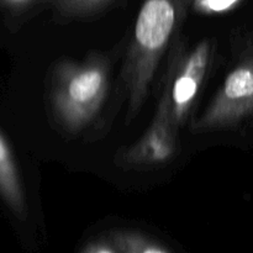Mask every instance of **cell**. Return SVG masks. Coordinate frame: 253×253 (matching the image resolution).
<instances>
[{"label":"cell","instance_id":"6da1fadb","mask_svg":"<svg viewBox=\"0 0 253 253\" xmlns=\"http://www.w3.org/2000/svg\"><path fill=\"white\" fill-rule=\"evenodd\" d=\"M179 11L173 0H146L135 24L123 78L128 98V115L142 106L151 82L172 37L177 34Z\"/></svg>","mask_w":253,"mask_h":253},{"label":"cell","instance_id":"7a4b0ae2","mask_svg":"<svg viewBox=\"0 0 253 253\" xmlns=\"http://www.w3.org/2000/svg\"><path fill=\"white\" fill-rule=\"evenodd\" d=\"M109 72L104 59L61 64L52 85L53 113L62 126L78 131L96 115L108 93Z\"/></svg>","mask_w":253,"mask_h":253},{"label":"cell","instance_id":"3957f363","mask_svg":"<svg viewBox=\"0 0 253 253\" xmlns=\"http://www.w3.org/2000/svg\"><path fill=\"white\" fill-rule=\"evenodd\" d=\"M253 115V52L229 74L200 119L195 131L234 127Z\"/></svg>","mask_w":253,"mask_h":253},{"label":"cell","instance_id":"277c9868","mask_svg":"<svg viewBox=\"0 0 253 253\" xmlns=\"http://www.w3.org/2000/svg\"><path fill=\"white\" fill-rule=\"evenodd\" d=\"M209 61L210 46L204 41L187 58L172 64L156 115L167 119L174 127L184 120L204 81Z\"/></svg>","mask_w":253,"mask_h":253},{"label":"cell","instance_id":"5b68a950","mask_svg":"<svg viewBox=\"0 0 253 253\" xmlns=\"http://www.w3.org/2000/svg\"><path fill=\"white\" fill-rule=\"evenodd\" d=\"M177 127L167 119L156 115L150 130L124 155V163L127 166H155L165 163L177 151Z\"/></svg>","mask_w":253,"mask_h":253},{"label":"cell","instance_id":"8992f818","mask_svg":"<svg viewBox=\"0 0 253 253\" xmlns=\"http://www.w3.org/2000/svg\"><path fill=\"white\" fill-rule=\"evenodd\" d=\"M0 195L17 215L25 214L24 193L19 172L6 141L0 133Z\"/></svg>","mask_w":253,"mask_h":253},{"label":"cell","instance_id":"52a82bcc","mask_svg":"<svg viewBox=\"0 0 253 253\" xmlns=\"http://www.w3.org/2000/svg\"><path fill=\"white\" fill-rule=\"evenodd\" d=\"M239 1L240 0H197V6L203 11L219 12L230 9Z\"/></svg>","mask_w":253,"mask_h":253},{"label":"cell","instance_id":"ba28073f","mask_svg":"<svg viewBox=\"0 0 253 253\" xmlns=\"http://www.w3.org/2000/svg\"><path fill=\"white\" fill-rule=\"evenodd\" d=\"M9 1H11V2H21V1H24V0H9Z\"/></svg>","mask_w":253,"mask_h":253},{"label":"cell","instance_id":"9c48e42d","mask_svg":"<svg viewBox=\"0 0 253 253\" xmlns=\"http://www.w3.org/2000/svg\"><path fill=\"white\" fill-rule=\"evenodd\" d=\"M94 1H101V0H94Z\"/></svg>","mask_w":253,"mask_h":253}]
</instances>
